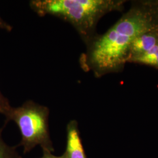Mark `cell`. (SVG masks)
Instances as JSON below:
<instances>
[{
    "mask_svg": "<svg viewBox=\"0 0 158 158\" xmlns=\"http://www.w3.org/2000/svg\"><path fill=\"white\" fill-rule=\"evenodd\" d=\"M12 107L8 100L4 96L0 91V114L6 116L11 110Z\"/></svg>",
    "mask_w": 158,
    "mask_h": 158,
    "instance_id": "8",
    "label": "cell"
},
{
    "mask_svg": "<svg viewBox=\"0 0 158 158\" xmlns=\"http://www.w3.org/2000/svg\"><path fill=\"white\" fill-rule=\"evenodd\" d=\"M122 1L32 0L31 8L40 17L51 15L69 23L86 44L95 36L99 20L110 12L120 9Z\"/></svg>",
    "mask_w": 158,
    "mask_h": 158,
    "instance_id": "2",
    "label": "cell"
},
{
    "mask_svg": "<svg viewBox=\"0 0 158 158\" xmlns=\"http://www.w3.org/2000/svg\"><path fill=\"white\" fill-rule=\"evenodd\" d=\"M155 31H158V6H134L106 33L94 36L86 43L87 51L80 57V65L97 77L119 71L129 61L135 39Z\"/></svg>",
    "mask_w": 158,
    "mask_h": 158,
    "instance_id": "1",
    "label": "cell"
},
{
    "mask_svg": "<svg viewBox=\"0 0 158 158\" xmlns=\"http://www.w3.org/2000/svg\"><path fill=\"white\" fill-rule=\"evenodd\" d=\"M49 113L48 107L28 100L19 107H12L6 116V123L14 121L20 131L21 141L17 147H23L25 154L38 145L43 151H55L49 128Z\"/></svg>",
    "mask_w": 158,
    "mask_h": 158,
    "instance_id": "3",
    "label": "cell"
},
{
    "mask_svg": "<svg viewBox=\"0 0 158 158\" xmlns=\"http://www.w3.org/2000/svg\"><path fill=\"white\" fill-rule=\"evenodd\" d=\"M66 149L64 153L66 158H87L80 135L77 121L72 119L69 122L67 127Z\"/></svg>",
    "mask_w": 158,
    "mask_h": 158,
    "instance_id": "4",
    "label": "cell"
},
{
    "mask_svg": "<svg viewBox=\"0 0 158 158\" xmlns=\"http://www.w3.org/2000/svg\"><path fill=\"white\" fill-rule=\"evenodd\" d=\"M40 158H66V154L64 153L62 155L59 156H57L53 155L52 152H48V151H43V155Z\"/></svg>",
    "mask_w": 158,
    "mask_h": 158,
    "instance_id": "9",
    "label": "cell"
},
{
    "mask_svg": "<svg viewBox=\"0 0 158 158\" xmlns=\"http://www.w3.org/2000/svg\"><path fill=\"white\" fill-rule=\"evenodd\" d=\"M0 29H4L8 32H11L12 30V27L9 23H6V21H4L0 17Z\"/></svg>",
    "mask_w": 158,
    "mask_h": 158,
    "instance_id": "10",
    "label": "cell"
},
{
    "mask_svg": "<svg viewBox=\"0 0 158 158\" xmlns=\"http://www.w3.org/2000/svg\"><path fill=\"white\" fill-rule=\"evenodd\" d=\"M130 60L158 68V44L149 51L139 56L132 58Z\"/></svg>",
    "mask_w": 158,
    "mask_h": 158,
    "instance_id": "6",
    "label": "cell"
},
{
    "mask_svg": "<svg viewBox=\"0 0 158 158\" xmlns=\"http://www.w3.org/2000/svg\"><path fill=\"white\" fill-rule=\"evenodd\" d=\"M158 44V31L142 34L132 43L130 48V60L147 52ZM128 61V62H129Z\"/></svg>",
    "mask_w": 158,
    "mask_h": 158,
    "instance_id": "5",
    "label": "cell"
},
{
    "mask_svg": "<svg viewBox=\"0 0 158 158\" xmlns=\"http://www.w3.org/2000/svg\"><path fill=\"white\" fill-rule=\"evenodd\" d=\"M2 130L0 128V158H23L15 147H10L4 142L1 136Z\"/></svg>",
    "mask_w": 158,
    "mask_h": 158,
    "instance_id": "7",
    "label": "cell"
}]
</instances>
